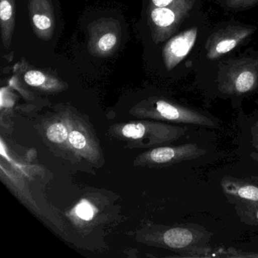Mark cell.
I'll return each mask as SVG.
<instances>
[{
	"label": "cell",
	"instance_id": "cell-9",
	"mask_svg": "<svg viewBox=\"0 0 258 258\" xmlns=\"http://www.w3.org/2000/svg\"><path fill=\"white\" fill-rule=\"evenodd\" d=\"M16 26V0H0V27L4 48L8 49Z\"/></svg>",
	"mask_w": 258,
	"mask_h": 258
},
{
	"label": "cell",
	"instance_id": "cell-13",
	"mask_svg": "<svg viewBox=\"0 0 258 258\" xmlns=\"http://www.w3.org/2000/svg\"><path fill=\"white\" fill-rule=\"evenodd\" d=\"M146 127L142 123H129L125 125L122 129V134L124 137L131 139H140L145 135Z\"/></svg>",
	"mask_w": 258,
	"mask_h": 258
},
{
	"label": "cell",
	"instance_id": "cell-6",
	"mask_svg": "<svg viewBox=\"0 0 258 258\" xmlns=\"http://www.w3.org/2000/svg\"><path fill=\"white\" fill-rule=\"evenodd\" d=\"M28 13L36 35L46 41L51 40L55 28V18L51 0H29Z\"/></svg>",
	"mask_w": 258,
	"mask_h": 258
},
{
	"label": "cell",
	"instance_id": "cell-1",
	"mask_svg": "<svg viewBox=\"0 0 258 258\" xmlns=\"http://www.w3.org/2000/svg\"><path fill=\"white\" fill-rule=\"evenodd\" d=\"M218 90L227 95L246 94L258 86V58L232 60L220 69Z\"/></svg>",
	"mask_w": 258,
	"mask_h": 258
},
{
	"label": "cell",
	"instance_id": "cell-3",
	"mask_svg": "<svg viewBox=\"0 0 258 258\" xmlns=\"http://www.w3.org/2000/svg\"><path fill=\"white\" fill-rule=\"evenodd\" d=\"M88 49L96 57H108L117 50L121 38L120 22L114 19H99L88 26Z\"/></svg>",
	"mask_w": 258,
	"mask_h": 258
},
{
	"label": "cell",
	"instance_id": "cell-20",
	"mask_svg": "<svg viewBox=\"0 0 258 258\" xmlns=\"http://www.w3.org/2000/svg\"><path fill=\"white\" fill-rule=\"evenodd\" d=\"M196 0H187V2L189 4L190 7L192 8L193 5H194L195 2H196Z\"/></svg>",
	"mask_w": 258,
	"mask_h": 258
},
{
	"label": "cell",
	"instance_id": "cell-19",
	"mask_svg": "<svg viewBox=\"0 0 258 258\" xmlns=\"http://www.w3.org/2000/svg\"><path fill=\"white\" fill-rule=\"evenodd\" d=\"M250 132H251L252 146L258 152V121L253 123Z\"/></svg>",
	"mask_w": 258,
	"mask_h": 258
},
{
	"label": "cell",
	"instance_id": "cell-16",
	"mask_svg": "<svg viewBox=\"0 0 258 258\" xmlns=\"http://www.w3.org/2000/svg\"><path fill=\"white\" fill-rule=\"evenodd\" d=\"M69 142L74 148L77 149H82L87 145L85 137L79 131H72L69 136Z\"/></svg>",
	"mask_w": 258,
	"mask_h": 258
},
{
	"label": "cell",
	"instance_id": "cell-8",
	"mask_svg": "<svg viewBox=\"0 0 258 258\" xmlns=\"http://www.w3.org/2000/svg\"><path fill=\"white\" fill-rule=\"evenodd\" d=\"M221 187L226 197L258 202V185L254 184L237 178L226 176L222 179Z\"/></svg>",
	"mask_w": 258,
	"mask_h": 258
},
{
	"label": "cell",
	"instance_id": "cell-17",
	"mask_svg": "<svg viewBox=\"0 0 258 258\" xmlns=\"http://www.w3.org/2000/svg\"><path fill=\"white\" fill-rule=\"evenodd\" d=\"M183 4H188L187 0H150L149 7H168Z\"/></svg>",
	"mask_w": 258,
	"mask_h": 258
},
{
	"label": "cell",
	"instance_id": "cell-5",
	"mask_svg": "<svg viewBox=\"0 0 258 258\" xmlns=\"http://www.w3.org/2000/svg\"><path fill=\"white\" fill-rule=\"evenodd\" d=\"M199 28H188L170 39L163 48L162 57L167 71L172 70L189 54L196 44Z\"/></svg>",
	"mask_w": 258,
	"mask_h": 258
},
{
	"label": "cell",
	"instance_id": "cell-10",
	"mask_svg": "<svg viewBox=\"0 0 258 258\" xmlns=\"http://www.w3.org/2000/svg\"><path fill=\"white\" fill-rule=\"evenodd\" d=\"M24 80L31 87L45 90H61L63 87L61 81L40 70H28L24 75Z\"/></svg>",
	"mask_w": 258,
	"mask_h": 258
},
{
	"label": "cell",
	"instance_id": "cell-7",
	"mask_svg": "<svg viewBox=\"0 0 258 258\" xmlns=\"http://www.w3.org/2000/svg\"><path fill=\"white\" fill-rule=\"evenodd\" d=\"M196 143H188L176 147H161L154 149L149 153V159L158 164H170L190 161L206 153Z\"/></svg>",
	"mask_w": 258,
	"mask_h": 258
},
{
	"label": "cell",
	"instance_id": "cell-15",
	"mask_svg": "<svg viewBox=\"0 0 258 258\" xmlns=\"http://www.w3.org/2000/svg\"><path fill=\"white\" fill-rule=\"evenodd\" d=\"M258 4V0H226V6L232 10H245Z\"/></svg>",
	"mask_w": 258,
	"mask_h": 258
},
{
	"label": "cell",
	"instance_id": "cell-11",
	"mask_svg": "<svg viewBox=\"0 0 258 258\" xmlns=\"http://www.w3.org/2000/svg\"><path fill=\"white\" fill-rule=\"evenodd\" d=\"M226 198L229 202L233 205L237 215L241 221L247 225L258 226V202Z\"/></svg>",
	"mask_w": 258,
	"mask_h": 258
},
{
	"label": "cell",
	"instance_id": "cell-18",
	"mask_svg": "<svg viewBox=\"0 0 258 258\" xmlns=\"http://www.w3.org/2000/svg\"><path fill=\"white\" fill-rule=\"evenodd\" d=\"M225 256H229V257H258L257 253H241L235 249L229 248L227 251L224 252Z\"/></svg>",
	"mask_w": 258,
	"mask_h": 258
},
{
	"label": "cell",
	"instance_id": "cell-12",
	"mask_svg": "<svg viewBox=\"0 0 258 258\" xmlns=\"http://www.w3.org/2000/svg\"><path fill=\"white\" fill-rule=\"evenodd\" d=\"M48 139L52 143H62L69 138L68 129L61 123H55L49 126L46 132Z\"/></svg>",
	"mask_w": 258,
	"mask_h": 258
},
{
	"label": "cell",
	"instance_id": "cell-4",
	"mask_svg": "<svg viewBox=\"0 0 258 258\" xmlns=\"http://www.w3.org/2000/svg\"><path fill=\"white\" fill-rule=\"evenodd\" d=\"M256 31L250 27L229 25L217 30L207 40V58L215 60L233 50Z\"/></svg>",
	"mask_w": 258,
	"mask_h": 258
},
{
	"label": "cell",
	"instance_id": "cell-14",
	"mask_svg": "<svg viewBox=\"0 0 258 258\" xmlns=\"http://www.w3.org/2000/svg\"><path fill=\"white\" fill-rule=\"evenodd\" d=\"M76 213L80 218L84 220H90L93 218L94 211L93 206L87 201H82L76 208Z\"/></svg>",
	"mask_w": 258,
	"mask_h": 258
},
{
	"label": "cell",
	"instance_id": "cell-2",
	"mask_svg": "<svg viewBox=\"0 0 258 258\" xmlns=\"http://www.w3.org/2000/svg\"><path fill=\"white\" fill-rule=\"evenodd\" d=\"M188 4L168 7H149L148 22L152 39L157 44L170 38L189 14Z\"/></svg>",
	"mask_w": 258,
	"mask_h": 258
}]
</instances>
